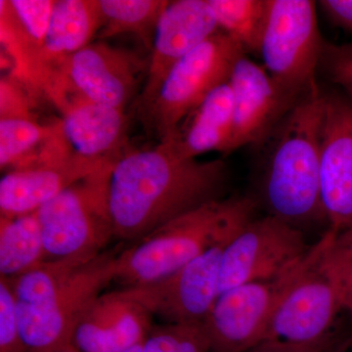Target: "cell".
<instances>
[{
	"instance_id": "1",
	"label": "cell",
	"mask_w": 352,
	"mask_h": 352,
	"mask_svg": "<svg viewBox=\"0 0 352 352\" xmlns=\"http://www.w3.org/2000/svg\"><path fill=\"white\" fill-rule=\"evenodd\" d=\"M222 160L198 161L166 144L126 153L113 164L109 207L116 239L134 243L176 217L226 198Z\"/></svg>"
},
{
	"instance_id": "2",
	"label": "cell",
	"mask_w": 352,
	"mask_h": 352,
	"mask_svg": "<svg viewBox=\"0 0 352 352\" xmlns=\"http://www.w3.org/2000/svg\"><path fill=\"white\" fill-rule=\"evenodd\" d=\"M124 243L88 261H46L7 281L27 352L72 346L85 310L115 281Z\"/></svg>"
},
{
	"instance_id": "3",
	"label": "cell",
	"mask_w": 352,
	"mask_h": 352,
	"mask_svg": "<svg viewBox=\"0 0 352 352\" xmlns=\"http://www.w3.org/2000/svg\"><path fill=\"white\" fill-rule=\"evenodd\" d=\"M324 112L325 92L317 83L298 99L267 139L264 201L270 214L300 229L328 224L320 183Z\"/></svg>"
},
{
	"instance_id": "4",
	"label": "cell",
	"mask_w": 352,
	"mask_h": 352,
	"mask_svg": "<svg viewBox=\"0 0 352 352\" xmlns=\"http://www.w3.org/2000/svg\"><path fill=\"white\" fill-rule=\"evenodd\" d=\"M256 210L251 197H226L176 217L124 248L113 282L120 289H129L170 276L210 250L230 242L254 219Z\"/></svg>"
},
{
	"instance_id": "5",
	"label": "cell",
	"mask_w": 352,
	"mask_h": 352,
	"mask_svg": "<svg viewBox=\"0 0 352 352\" xmlns=\"http://www.w3.org/2000/svg\"><path fill=\"white\" fill-rule=\"evenodd\" d=\"M112 166L75 183L36 210L47 261H88L115 238L109 207Z\"/></svg>"
},
{
	"instance_id": "6",
	"label": "cell",
	"mask_w": 352,
	"mask_h": 352,
	"mask_svg": "<svg viewBox=\"0 0 352 352\" xmlns=\"http://www.w3.org/2000/svg\"><path fill=\"white\" fill-rule=\"evenodd\" d=\"M243 54L240 44L219 31L170 69L151 104L140 113L160 144L175 140L183 120L212 89L228 82L234 64Z\"/></svg>"
},
{
	"instance_id": "7",
	"label": "cell",
	"mask_w": 352,
	"mask_h": 352,
	"mask_svg": "<svg viewBox=\"0 0 352 352\" xmlns=\"http://www.w3.org/2000/svg\"><path fill=\"white\" fill-rule=\"evenodd\" d=\"M267 3L259 55L282 94L296 102L317 85L325 41L317 23V2L267 0Z\"/></svg>"
},
{
	"instance_id": "8",
	"label": "cell",
	"mask_w": 352,
	"mask_h": 352,
	"mask_svg": "<svg viewBox=\"0 0 352 352\" xmlns=\"http://www.w3.org/2000/svg\"><path fill=\"white\" fill-rule=\"evenodd\" d=\"M323 238L294 270L278 300L266 340L312 344L336 335L344 312L339 292L322 261Z\"/></svg>"
},
{
	"instance_id": "9",
	"label": "cell",
	"mask_w": 352,
	"mask_h": 352,
	"mask_svg": "<svg viewBox=\"0 0 352 352\" xmlns=\"http://www.w3.org/2000/svg\"><path fill=\"white\" fill-rule=\"evenodd\" d=\"M314 245L307 242L302 229L274 215L252 219L224 248L219 295L240 285L271 281L288 274Z\"/></svg>"
},
{
	"instance_id": "10",
	"label": "cell",
	"mask_w": 352,
	"mask_h": 352,
	"mask_svg": "<svg viewBox=\"0 0 352 352\" xmlns=\"http://www.w3.org/2000/svg\"><path fill=\"white\" fill-rule=\"evenodd\" d=\"M148 67L149 62L131 50L91 43L55 67L48 94L58 107L71 91L76 98L124 110Z\"/></svg>"
},
{
	"instance_id": "11",
	"label": "cell",
	"mask_w": 352,
	"mask_h": 352,
	"mask_svg": "<svg viewBox=\"0 0 352 352\" xmlns=\"http://www.w3.org/2000/svg\"><path fill=\"white\" fill-rule=\"evenodd\" d=\"M227 244L159 281L120 289L164 324L204 325L219 296L220 264Z\"/></svg>"
},
{
	"instance_id": "12",
	"label": "cell",
	"mask_w": 352,
	"mask_h": 352,
	"mask_svg": "<svg viewBox=\"0 0 352 352\" xmlns=\"http://www.w3.org/2000/svg\"><path fill=\"white\" fill-rule=\"evenodd\" d=\"M294 270L278 279L243 284L220 294L204 323L210 351L245 352L264 342Z\"/></svg>"
},
{
	"instance_id": "13",
	"label": "cell",
	"mask_w": 352,
	"mask_h": 352,
	"mask_svg": "<svg viewBox=\"0 0 352 352\" xmlns=\"http://www.w3.org/2000/svg\"><path fill=\"white\" fill-rule=\"evenodd\" d=\"M321 197L329 230L352 229V103L325 92L321 135Z\"/></svg>"
},
{
	"instance_id": "14",
	"label": "cell",
	"mask_w": 352,
	"mask_h": 352,
	"mask_svg": "<svg viewBox=\"0 0 352 352\" xmlns=\"http://www.w3.org/2000/svg\"><path fill=\"white\" fill-rule=\"evenodd\" d=\"M208 0L168 1L157 21L139 110L151 104L164 78L182 58L219 32Z\"/></svg>"
},
{
	"instance_id": "15",
	"label": "cell",
	"mask_w": 352,
	"mask_h": 352,
	"mask_svg": "<svg viewBox=\"0 0 352 352\" xmlns=\"http://www.w3.org/2000/svg\"><path fill=\"white\" fill-rule=\"evenodd\" d=\"M234 99L229 154L248 145H263L296 102L282 94L266 69L243 54L229 78Z\"/></svg>"
},
{
	"instance_id": "16",
	"label": "cell",
	"mask_w": 352,
	"mask_h": 352,
	"mask_svg": "<svg viewBox=\"0 0 352 352\" xmlns=\"http://www.w3.org/2000/svg\"><path fill=\"white\" fill-rule=\"evenodd\" d=\"M153 316L122 289L103 293L85 310L72 346L80 352H122L144 342Z\"/></svg>"
},
{
	"instance_id": "17",
	"label": "cell",
	"mask_w": 352,
	"mask_h": 352,
	"mask_svg": "<svg viewBox=\"0 0 352 352\" xmlns=\"http://www.w3.org/2000/svg\"><path fill=\"white\" fill-rule=\"evenodd\" d=\"M113 164L92 163L72 155L11 170L0 180L1 217L36 212L72 185Z\"/></svg>"
},
{
	"instance_id": "18",
	"label": "cell",
	"mask_w": 352,
	"mask_h": 352,
	"mask_svg": "<svg viewBox=\"0 0 352 352\" xmlns=\"http://www.w3.org/2000/svg\"><path fill=\"white\" fill-rule=\"evenodd\" d=\"M59 122L65 145L72 156L92 163L115 164L126 140L124 110L72 99L61 109Z\"/></svg>"
},
{
	"instance_id": "19",
	"label": "cell",
	"mask_w": 352,
	"mask_h": 352,
	"mask_svg": "<svg viewBox=\"0 0 352 352\" xmlns=\"http://www.w3.org/2000/svg\"><path fill=\"white\" fill-rule=\"evenodd\" d=\"M102 25L98 0H56L36 59L38 85L47 87L55 67L91 43Z\"/></svg>"
},
{
	"instance_id": "20",
	"label": "cell",
	"mask_w": 352,
	"mask_h": 352,
	"mask_svg": "<svg viewBox=\"0 0 352 352\" xmlns=\"http://www.w3.org/2000/svg\"><path fill=\"white\" fill-rule=\"evenodd\" d=\"M233 122L234 99L228 80L212 89L187 116L175 140L166 145L186 159L212 151L229 155Z\"/></svg>"
},
{
	"instance_id": "21",
	"label": "cell",
	"mask_w": 352,
	"mask_h": 352,
	"mask_svg": "<svg viewBox=\"0 0 352 352\" xmlns=\"http://www.w3.org/2000/svg\"><path fill=\"white\" fill-rule=\"evenodd\" d=\"M46 261L36 212L0 217V278L14 279Z\"/></svg>"
},
{
	"instance_id": "22",
	"label": "cell",
	"mask_w": 352,
	"mask_h": 352,
	"mask_svg": "<svg viewBox=\"0 0 352 352\" xmlns=\"http://www.w3.org/2000/svg\"><path fill=\"white\" fill-rule=\"evenodd\" d=\"M168 3L163 0H98L103 25L97 38L133 34L151 50L157 21Z\"/></svg>"
},
{
	"instance_id": "23",
	"label": "cell",
	"mask_w": 352,
	"mask_h": 352,
	"mask_svg": "<svg viewBox=\"0 0 352 352\" xmlns=\"http://www.w3.org/2000/svg\"><path fill=\"white\" fill-rule=\"evenodd\" d=\"M220 31L245 52L259 54L267 20V0H208Z\"/></svg>"
},
{
	"instance_id": "24",
	"label": "cell",
	"mask_w": 352,
	"mask_h": 352,
	"mask_svg": "<svg viewBox=\"0 0 352 352\" xmlns=\"http://www.w3.org/2000/svg\"><path fill=\"white\" fill-rule=\"evenodd\" d=\"M58 124L46 126L34 116L7 115L0 118V168H25L39 145H45L57 133Z\"/></svg>"
},
{
	"instance_id": "25",
	"label": "cell",
	"mask_w": 352,
	"mask_h": 352,
	"mask_svg": "<svg viewBox=\"0 0 352 352\" xmlns=\"http://www.w3.org/2000/svg\"><path fill=\"white\" fill-rule=\"evenodd\" d=\"M322 238V261L339 292L342 310L352 321V229L338 234L327 229Z\"/></svg>"
},
{
	"instance_id": "26",
	"label": "cell",
	"mask_w": 352,
	"mask_h": 352,
	"mask_svg": "<svg viewBox=\"0 0 352 352\" xmlns=\"http://www.w3.org/2000/svg\"><path fill=\"white\" fill-rule=\"evenodd\" d=\"M144 352H212L204 325L164 324L153 326Z\"/></svg>"
},
{
	"instance_id": "27",
	"label": "cell",
	"mask_w": 352,
	"mask_h": 352,
	"mask_svg": "<svg viewBox=\"0 0 352 352\" xmlns=\"http://www.w3.org/2000/svg\"><path fill=\"white\" fill-rule=\"evenodd\" d=\"M319 69L329 80L344 90L352 103V43L324 41Z\"/></svg>"
},
{
	"instance_id": "28",
	"label": "cell",
	"mask_w": 352,
	"mask_h": 352,
	"mask_svg": "<svg viewBox=\"0 0 352 352\" xmlns=\"http://www.w3.org/2000/svg\"><path fill=\"white\" fill-rule=\"evenodd\" d=\"M0 352H27L18 324L12 289L4 278L0 280Z\"/></svg>"
},
{
	"instance_id": "29",
	"label": "cell",
	"mask_w": 352,
	"mask_h": 352,
	"mask_svg": "<svg viewBox=\"0 0 352 352\" xmlns=\"http://www.w3.org/2000/svg\"><path fill=\"white\" fill-rule=\"evenodd\" d=\"M339 342L336 335L312 344H295L284 340H267L245 352H333Z\"/></svg>"
},
{
	"instance_id": "30",
	"label": "cell",
	"mask_w": 352,
	"mask_h": 352,
	"mask_svg": "<svg viewBox=\"0 0 352 352\" xmlns=\"http://www.w3.org/2000/svg\"><path fill=\"white\" fill-rule=\"evenodd\" d=\"M317 4L332 25L352 32V0H321Z\"/></svg>"
},
{
	"instance_id": "31",
	"label": "cell",
	"mask_w": 352,
	"mask_h": 352,
	"mask_svg": "<svg viewBox=\"0 0 352 352\" xmlns=\"http://www.w3.org/2000/svg\"><path fill=\"white\" fill-rule=\"evenodd\" d=\"M333 352H352V333L340 339Z\"/></svg>"
},
{
	"instance_id": "32",
	"label": "cell",
	"mask_w": 352,
	"mask_h": 352,
	"mask_svg": "<svg viewBox=\"0 0 352 352\" xmlns=\"http://www.w3.org/2000/svg\"><path fill=\"white\" fill-rule=\"evenodd\" d=\"M122 352H144V342L129 347V349H127L126 351Z\"/></svg>"
},
{
	"instance_id": "33",
	"label": "cell",
	"mask_w": 352,
	"mask_h": 352,
	"mask_svg": "<svg viewBox=\"0 0 352 352\" xmlns=\"http://www.w3.org/2000/svg\"><path fill=\"white\" fill-rule=\"evenodd\" d=\"M52 352H80V351H76L75 347L72 346L66 347V349H59V351H52Z\"/></svg>"
}]
</instances>
